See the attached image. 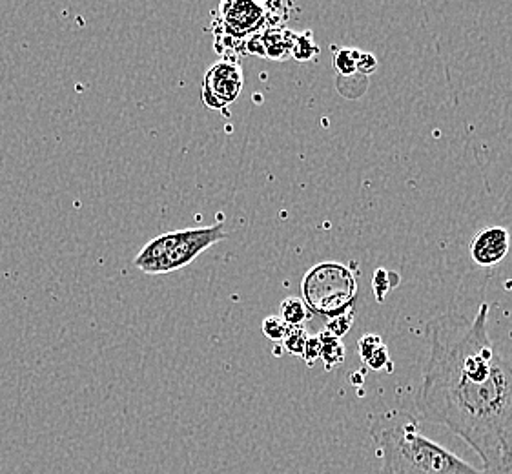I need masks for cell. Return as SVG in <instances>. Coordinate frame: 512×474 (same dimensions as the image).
<instances>
[{"instance_id": "12", "label": "cell", "mask_w": 512, "mask_h": 474, "mask_svg": "<svg viewBox=\"0 0 512 474\" xmlns=\"http://www.w3.org/2000/svg\"><path fill=\"white\" fill-rule=\"evenodd\" d=\"M318 46L312 39V33L305 31V33H296L294 37V44H292V57L296 61H310L314 55H318Z\"/></svg>"}, {"instance_id": "11", "label": "cell", "mask_w": 512, "mask_h": 474, "mask_svg": "<svg viewBox=\"0 0 512 474\" xmlns=\"http://www.w3.org/2000/svg\"><path fill=\"white\" fill-rule=\"evenodd\" d=\"M398 278H400L398 274L389 272V270H385V268H378V270L374 272L372 289H374V294H376V299H378L379 303L385 301L390 290L394 289V287L400 283V279Z\"/></svg>"}, {"instance_id": "3", "label": "cell", "mask_w": 512, "mask_h": 474, "mask_svg": "<svg viewBox=\"0 0 512 474\" xmlns=\"http://www.w3.org/2000/svg\"><path fill=\"white\" fill-rule=\"evenodd\" d=\"M228 237L225 223L212 227L186 228L155 237L141 248L135 258V267L150 276H163L177 272L194 263L208 248Z\"/></svg>"}, {"instance_id": "7", "label": "cell", "mask_w": 512, "mask_h": 474, "mask_svg": "<svg viewBox=\"0 0 512 474\" xmlns=\"http://www.w3.org/2000/svg\"><path fill=\"white\" fill-rule=\"evenodd\" d=\"M511 234L503 227L483 228L471 243V258L480 267H496L507 258Z\"/></svg>"}, {"instance_id": "6", "label": "cell", "mask_w": 512, "mask_h": 474, "mask_svg": "<svg viewBox=\"0 0 512 474\" xmlns=\"http://www.w3.org/2000/svg\"><path fill=\"white\" fill-rule=\"evenodd\" d=\"M245 84L243 70L234 59H223L208 68L203 81L201 99L212 110H225L236 103Z\"/></svg>"}, {"instance_id": "18", "label": "cell", "mask_w": 512, "mask_h": 474, "mask_svg": "<svg viewBox=\"0 0 512 474\" xmlns=\"http://www.w3.org/2000/svg\"><path fill=\"white\" fill-rule=\"evenodd\" d=\"M378 68V61H376V57L372 55V53H359L358 59V72L361 73H369L374 72Z\"/></svg>"}, {"instance_id": "9", "label": "cell", "mask_w": 512, "mask_h": 474, "mask_svg": "<svg viewBox=\"0 0 512 474\" xmlns=\"http://www.w3.org/2000/svg\"><path fill=\"white\" fill-rule=\"evenodd\" d=\"M319 340V358L325 361V367L328 371L339 367L345 360V347L336 336H332L328 330H323L316 334Z\"/></svg>"}, {"instance_id": "5", "label": "cell", "mask_w": 512, "mask_h": 474, "mask_svg": "<svg viewBox=\"0 0 512 474\" xmlns=\"http://www.w3.org/2000/svg\"><path fill=\"white\" fill-rule=\"evenodd\" d=\"M217 33L230 41L245 44L250 37L263 31L268 21V6L252 0H228L217 10Z\"/></svg>"}, {"instance_id": "17", "label": "cell", "mask_w": 512, "mask_h": 474, "mask_svg": "<svg viewBox=\"0 0 512 474\" xmlns=\"http://www.w3.org/2000/svg\"><path fill=\"white\" fill-rule=\"evenodd\" d=\"M301 358L307 361L310 367L314 365V361L319 360L318 336H310V338H308L307 347H305V352H303V356H301Z\"/></svg>"}, {"instance_id": "1", "label": "cell", "mask_w": 512, "mask_h": 474, "mask_svg": "<svg viewBox=\"0 0 512 474\" xmlns=\"http://www.w3.org/2000/svg\"><path fill=\"white\" fill-rule=\"evenodd\" d=\"M429 358L416 405L425 420L460 436L487 474H512V365L489 336V305L474 318L456 312L425 327Z\"/></svg>"}, {"instance_id": "13", "label": "cell", "mask_w": 512, "mask_h": 474, "mask_svg": "<svg viewBox=\"0 0 512 474\" xmlns=\"http://www.w3.org/2000/svg\"><path fill=\"white\" fill-rule=\"evenodd\" d=\"M308 338H310V334L305 330V327H290L285 340H283V347H285L288 354L303 356Z\"/></svg>"}, {"instance_id": "14", "label": "cell", "mask_w": 512, "mask_h": 474, "mask_svg": "<svg viewBox=\"0 0 512 474\" xmlns=\"http://www.w3.org/2000/svg\"><path fill=\"white\" fill-rule=\"evenodd\" d=\"M358 50H349V48H341L334 55V66L341 75H350V73L358 72Z\"/></svg>"}, {"instance_id": "2", "label": "cell", "mask_w": 512, "mask_h": 474, "mask_svg": "<svg viewBox=\"0 0 512 474\" xmlns=\"http://www.w3.org/2000/svg\"><path fill=\"white\" fill-rule=\"evenodd\" d=\"M370 436L383 462L381 474H487L427 438L418 418L407 411L378 414Z\"/></svg>"}, {"instance_id": "16", "label": "cell", "mask_w": 512, "mask_h": 474, "mask_svg": "<svg viewBox=\"0 0 512 474\" xmlns=\"http://www.w3.org/2000/svg\"><path fill=\"white\" fill-rule=\"evenodd\" d=\"M261 329H263V334L267 336L268 340L283 341L290 327L279 316H268L263 320Z\"/></svg>"}, {"instance_id": "10", "label": "cell", "mask_w": 512, "mask_h": 474, "mask_svg": "<svg viewBox=\"0 0 512 474\" xmlns=\"http://www.w3.org/2000/svg\"><path fill=\"white\" fill-rule=\"evenodd\" d=\"M310 316L312 312L301 298H287L281 303L279 318L285 321L288 327H303V323L310 320Z\"/></svg>"}, {"instance_id": "8", "label": "cell", "mask_w": 512, "mask_h": 474, "mask_svg": "<svg viewBox=\"0 0 512 474\" xmlns=\"http://www.w3.org/2000/svg\"><path fill=\"white\" fill-rule=\"evenodd\" d=\"M359 356L365 365H369L372 371H381L387 369L390 371L389 349L379 338L378 334H367L358 341Z\"/></svg>"}, {"instance_id": "4", "label": "cell", "mask_w": 512, "mask_h": 474, "mask_svg": "<svg viewBox=\"0 0 512 474\" xmlns=\"http://www.w3.org/2000/svg\"><path fill=\"white\" fill-rule=\"evenodd\" d=\"M301 292L310 312H318L332 320L354 309L358 299V281L347 265L327 261L308 270L301 283Z\"/></svg>"}, {"instance_id": "15", "label": "cell", "mask_w": 512, "mask_h": 474, "mask_svg": "<svg viewBox=\"0 0 512 474\" xmlns=\"http://www.w3.org/2000/svg\"><path fill=\"white\" fill-rule=\"evenodd\" d=\"M354 316H356V309L347 310V312H343V314H339L336 318H332V320L328 321L327 329L332 336H336V338H343L350 329H352V325H354Z\"/></svg>"}]
</instances>
